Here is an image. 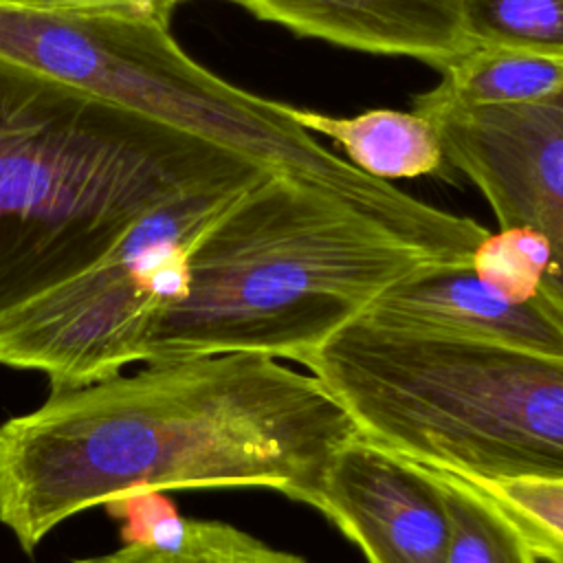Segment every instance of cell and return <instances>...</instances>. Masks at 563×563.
I'll use <instances>...</instances> for the list:
<instances>
[{
  "label": "cell",
  "mask_w": 563,
  "mask_h": 563,
  "mask_svg": "<svg viewBox=\"0 0 563 563\" xmlns=\"http://www.w3.org/2000/svg\"><path fill=\"white\" fill-rule=\"evenodd\" d=\"M121 523L123 545L176 550L187 534V523L167 490H134L103 506Z\"/></svg>",
  "instance_id": "obj_18"
},
{
  "label": "cell",
  "mask_w": 563,
  "mask_h": 563,
  "mask_svg": "<svg viewBox=\"0 0 563 563\" xmlns=\"http://www.w3.org/2000/svg\"><path fill=\"white\" fill-rule=\"evenodd\" d=\"M361 314L389 328L563 356V319L539 297L517 301L495 290L471 262H422Z\"/></svg>",
  "instance_id": "obj_9"
},
{
  "label": "cell",
  "mask_w": 563,
  "mask_h": 563,
  "mask_svg": "<svg viewBox=\"0 0 563 563\" xmlns=\"http://www.w3.org/2000/svg\"><path fill=\"white\" fill-rule=\"evenodd\" d=\"M550 242L530 227H499L477 244L471 257L473 271L495 290L517 301L539 297L550 271Z\"/></svg>",
  "instance_id": "obj_17"
},
{
  "label": "cell",
  "mask_w": 563,
  "mask_h": 563,
  "mask_svg": "<svg viewBox=\"0 0 563 563\" xmlns=\"http://www.w3.org/2000/svg\"><path fill=\"white\" fill-rule=\"evenodd\" d=\"M286 112L314 136L332 139L354 167L380 180L446 176L453 169L435 123L416 110H367L356 117H332L286 106Z\"/></svg>",
  "instance_id": "obj_11"
},
{
  "label": "cell",
  "mask_w": 563,
  "mask_h": 563,
  "mask_svg": "<svg viewBox=\"0 0 563 563\" xmlns=\"http://www.w3.org/2000/svg\"><path fill=\"white\" fill-rule=\"evenodd\" d=\"M488 231L435 229L321 180L268 172L200 238L147 361L257 352L301 363L422 262H471Z\"/></svg>",
  "instance_id": "obj_2"
},
{
  "label": "cell",
  "mask_w": 563,
  "mask_h": 563,
  "mask_svg": "<svg viewBox=\"0 0 563 563\" xmlns=\"http://www.w3.org/2000/svg\"><path fill=\"white\" fill-rule=\"evenodd\" d=\"M556 108H563V99H561V101H559V103H556Z\"/></svg>",
  "instance_id": "obj_20"
},
{
  "label": "cell",
  "mask_w": 563,
  "mask_h": 563,
  "mask_svg": "<svg viewBox=\"0 0 563 563\" xmlns=\"http://www.w3.org/2000/svg\"><path fill=\"white\" fill-rule=\"evenodd\" d=\"M358 433L317 376L275 356L150 361L0 424V523L33 552L59 523L134 490L268 488L310 506Z\"/></svg>",
  "instance_id": "obj_1"
},
{
  "label": "cell",
  "mask_w": 563,
  "mask_h": 563,
  "mask_svg": "<svg viewBox=\"0 0 563 563\" xmlns=\"http://www.w3.org/2000/svg\"><path fill=\"white\" fill-rule=\"evenodd\" d=\"M183 0H0V7L37 13H108L169 22Z\"/></svg>",
  "instance_id": "obj_19"
},
{
  "label": "cell",
  "mask_w": 563,
  "mask_h": 563,
  "mask_svg": "<svg viewBox=\"0 0 563 563\" xmlns=\"http://www.w3.org/2000/svg\"><path fill=\"white\" fill-rule=\"evenodd\" d=\"M440 477L451 539L446 563H539L519 528L466 477L433 468Z\"/></svg>",
  "instance_id": "obj_13"
},
{
  "label": "cell",
  "mask_w": 563,
  "mask_h": 563,
  "mask_svg": "<svg viewBox=\"0 0 563 563\" xmlns=\"http://www.w3.org/2000/svg\"><path fill=\"white\" fill-rule=\"evenodd\" d=\"M255 163L0 55V323L154 205Z\"/></svg>",
  "instance_id": "obj_3"
},
{
  "label": "cell",
  "mask_w": 563,
  "mask_h": 563,
  "mask_svg": "<svg viewBox=\"0 0 563 563\" xmlns=\"http://www.w3.org/2000/svg\"><path fill=\"white\" fill-rule=\"evenodd\" d=\"M466 479L504 510L539 561L563 563V479Z\"/></svg>",
  "instance_id": "obj_16"
},
{
  "label": "cell",
  "mask_w": 563,
  "mask_h": 563,
  "mask_svg": "<svg viewBox=\"0 0 563 563\" xmlns=\"http://www.w3.org/2000/svg\"><path fill=\"white\" fill-rule=\"evenodd\" d=\"M268 172L242 163L154 205L95 266L0 323V365L44 374L55 394L147 361L156 323L187 290L200 238Z\"/></svg>",
  "instance_id": "obj_6"
},
{
  "label": "cell",
  "mask_w": 563,
  "mask_h": 563,
  "mask_svg": "<svg viewBox=\"0 0 563 563\" xmlns=\"http://www.w3.org/2000/svg\"><path fill=\"white\" fill-rule=\"evenodd\" d=\"M473 46H506L563 55V0H466Z\"/></svg>",
  "instance_id": "obj_15"
},
{
  "label": "cell",
  "mask_w": 563,
  "mask_h": 563,
  "mask_svg": "<svg viewBox=\"0 0 563 563\" xmlns=\"http://www.w3.org/2000/svg\"><path fill=\"white\" fill-rule=\"evenodd\" d=\"M310 506L367 563H446L451 519L438 473L363 433L332 457Z\"/></svg>",
  "instance_id": "obj_8"
},
{
  "label": "cell",
  "mask_w": 563,
  "mask_h": 563,
  "mask_svg": "<svg viewBox=\"0 0 563 563\" xmlns=\"http://www.w3.org/2000/svg\"><path fill=\"white\" fill-rule=\"evenodd\" d=\"M0 55L108 103L251 158L321 180L394 216L431 222L435 207L339 158L286 112L191 59L169 22L0 7Z\"/></svg>",
  "instance_id": "obj_5"
},
{
  "label": "cell",
  "mask_w": 563,
  "mask_h": 563,
  "mask_svg": "<svg viewBox=\"0 0 563 563\" xmlns=\"http://www.w3.org/2000/svg\"><path fill=\"white\" fill-rule=\"evenodd\" d=\"M563 99V55L506 46H473L413 97L420 114L442 108L556 106Z\"/></svg>",
  "instance_id": "obj_12"
},
{
  "label": "cell",
  "mask_w": 563,
  "mask_h": 563,
  "mask_svg": "<svg viewBox=\"0 0 563 563\" xmlns=\"http://www.w3.org/2000/svg\"><path fill=\"white\" fill-rule=\"evenodd\" d=\"M297 35L444 70L473 48L466 0H224Z\"/></svg>",
  "instance_id": "obj_10"
},
{
  "label": "cell",
  "mask_w": 563,
  "mask_h": 563,
  "mask_svg": "<svg viewBox=\"0 0 563 563\" xmlns=\"http://www.w3.org/2000/svg\"><path fill=\"white\" fill-rule=\"evenodd\" d=\"M77 563H306V559L273 548L231 523L189 519L185 541L176 550L123 545Z\"/></svg>",
  "instance_id": "obj_14"
},
{
  "label": "cell",
  "mask_w": 563,
  "mask_h": 563,
  "mask_svg": "<svg viewBox=\"0 0 563 563\" xmlns=\"http://www.w3.org/2000/svg\"><path fill=\"white\" fill-rule=\"evenodd\" d=\"M301 365L358 431L471 479H563V356L411 332L363 314Z\"/></svg>",
  "instance_id": "obj_4"
},
{
  "label": "cell",
  "mask_w": 563,
  "mask_h": 563,
  "mask_svg": "<svg viewBox=\"0 0 563 563\" xmlns=\"http://www.w3.org/2000/svg\"><path fill=\"white\" fill-rule=\"evenodd\" d=\"M422 117L435 123L449 165L482 191L499 227H530L550 242L539 299L563 319V108H442Z\"/></svg>",
  "instance_id": "obj_7"
}]
</instances>
